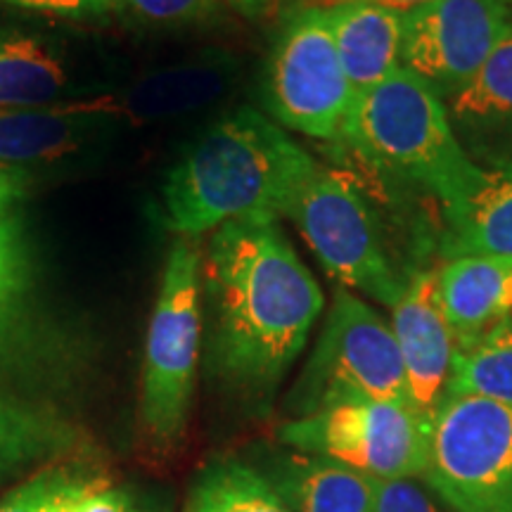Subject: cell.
<instances>
[{
	"label": "cell",
	"mask_w": 512,
	"mask_h": 512,
	"mask_svg": "<svg viewBox=\"0 0 512 512\" xmlns=\"http://www.w3.org/2000/svg\"><path fill=\"white\" fill-rule=\"evenodd\" d=\"M323 304L318 280L278 216L223 223L202 259L209 373L238 399L268 403L306 347Z\"/></svg>",
	"instance_id": "cell-1"
},
{
	"label": "cell",
	"mask_w": 512,
	"mask_h": 512,
	"mask_svg": "<svg viewBox=\"0 0 512 512\" xmlns=\"http://www.w3.org/2000/svg\"><path fill=\"white\" fill-rule=\"evenodd\" d=\"M318 169L302 145L254 107L221 114L185 147L162 183V221L197 240L223 223L278 216Z\"/></svg>",
	"instance_id": "cell-2"
},
{
	"label": "cell",
	"mask_w": 512,
	"mask_h": 512,
	"mask_svg": "<svg viewBox=\"0 0 512 512\" xmlns=\"http://www.w3.org/2000/svg\"><path fill=\"white\" fill-rule=\"evenodd\" d=\"M342 143L387 176L432 195L444 214L463 207L486 178L456 138L446 102L406 69L358 95Z\"/></svg>",
	"instance_id": "cell-3"
},
{
	"label": "cell",
	"mask_w": 512,
	"mask_h": 512,
	"mask_svg": "<svg viewBox=\"0 0 512 512\" xmlns=\"http://www.w3.org/2000/svg\"><path fill=\"white\" fill-rule=\"evenodd\" d=\"M202 249L178 238L169 249L147 330L140 420L157 444L185 430L202 351Z\"/></svg>",
	"instance_id": "cell-4"
},
{
	"label": "cell",
	"mask_w": 512,
	"mask_h": 512,
	"mask_svg": "<svg viewBox=\"0 0 512 512\" xmlns=\"http://www.w3.org/2000/svg\"><path fill=\"white\" fill-rule=\"evenodd\" d=\"M349 401H408V387L389 320L337 287L287 408L304 418Z\"/></svg>",
	"instance_id": "cell-5"
},
{
	"label": "cell",
	"mask_w": 512,
	"mask_h": 512,
	"mask_svg": "<svg viewBox=\"0 0 512 512\" xmlns=\"http://www.w3.org/2000/svg\"><path fill=\"white\" fill-rule=\"evenodd\" d=\"M354 100L323 5H294L275 29L261 72L266 112L290 131L342 143Z\"/></svg>",
	"instance_id": "cell-6"
},
{
	"label": "cell",
	"mask_w": 512,
	"mask_h": 512,
	"mask_svg": "<svg viewBox=\"0 0 512 512\" xmlns=\"http://www.w3.org/2000/svg\"><path fill=\"white\" fill-rule=\"evenodd\" d=\"M285 219L344 290L363 292L389 309L399 302L408 275L394 266L382 223L354 178L318 164Z\"/></svg>",
	"instance_id": "cell-7"
},
{
	"label": "cell",
	"mask_w": 512,
	"mask_h": 512,
	"mask_svg": "<svg viewBox=\"0 0 512 512\" xmlns=\"http://www.w3.org/2000/svg\"><path fill=\"white\" fill-rule=\"evenodd\" d=\"M422 482L451 512H512V406L444 394Z\"/></svg>",
	"instance_id": "cell-8"
},
{
	"label": "cell",
	"mask_w": 512,
	"mask_h": 512,
	"mask_svg": "<svg viewBox=\"0 0 512 512\" xmlns=\"http://www.w3.org/2000/svg\"><path fill=\"white\" fill-rule=\"evenodd\" d=\"M432 422L408 401H349L280 425L294 451L330 458L377 479H422L430 465Z\"/></svg>",
	"instance_id": "cell-9"
},
{
	"label": "cell",
	"mask_w": 512,
	"mask_h": 512,
	"mask_svg": "<svg viewBox=\"0 0 512 512\" xmlns=\"http://www.w3.org/2000/svg\"><path fill=\"white\" fill-rule=\"evenodd\" d=\"M512 27V0H430L403 12L401 69L451 100Z\"/></svg>",
	"instance_id": "cell-10"
},
{
	"label": "cell",
	"mask_w": 512,
	"mask_h": 512,
	"mask_svg": "<svg viewBox=\"0 0 512 512\" xmlns=\"http://www.w3.org/2000/svg\"><path fill=\"white\" fill-rule=\"evenodd\" d=\"M389 325L406 373L408 401L432 422L456 361V339L439 302L437 268L408 275L406 290L392 306Z\"/></svg>",
	"instance_id": "cell-11"
},
{
	"label": "cell",
	"mask_w": 512,
	"mask_h": 512,
	"mask_svg": "<svg viewBox=\"0 0 512 512\" xmlns=\"http://www.w3.org/2000/svg\"><path fill=\"white\" fill-rule=\"evenodd\" d=\"M34 240L19 207L0 209V373L31 361L46 342Z\"/></svg>",
	"instance_id": "cell-12"
},
{
	"label": "cell",
	"mask_w": 512,
	"mask_h": 512,
	"mask_svg": "<svg viewBox=\"0 0 512 512\" xmlns=\"http://www.w3.org/2000/svg\"><path fill=\"white\" fill-rule=\"evenodd\" d=\"M240 79V62L228 53H207L155 69L110 98L114 119L159 124L216 105Z\"/></svg>",
	"instance_id": "cell-13"
},
{
	"label": "cell",
	"mask_w": 512,
	"mask_h": 512,
	"mask_svg": "<svg viewBox=\"0 0 512 512\" xmlns=\"http://www.w3.org/2000/svg\"><path fill=\"white\" fill-rule=\"evenodd\" d=\"M117 124L110 98L72 100L31 110H0V169H34L74 155L105 126ZM36 176V174H34Z\"/></svg>",
	"instance_id": "cell-14"
},
{
	"label": "cell",
	"mask_w": 512,
	"mask_h": 512,
	"mask_svg": "<svg viewBox=\"0 0 512 512\" xmlns=\"http://www.w3.org/2000/svg\"><path fill=\"white\" fill-rule=\"evenodd\" d=\"M446 110L472 162L489 171L512 159V27Z\"/></svg>",
	"instance_id": "cell-15"
},
{
	"label": "cell",
	"mask_w": 512,
	"mask_h": 512,
	"mask_svg": "<svg viewBox=\"0 0 512 512\" xmlns=\"http://www.w3.org/2000/svg\"><path fill=\"white\" fill-rule=\"evenodd\" d=\"M439 302L456 339V354L512 316V259L467 254L437 268Z\"/></svg>",
	"instance_id": "cell-16"
},
{
	"label": "cell",
	"mask_w": 512,
	"mask_h": 512,
	"mask_svg": "<svg viewBox=\"0 0 512 512\" xmlns=\"http://www.w3.org/2000/svg\"><path fill=\"white\" fill-rule=\"evenodd\" d=\"M323 10L356 98L399 72L403 12L370 3H328Z\"/></svg>",
	"instance_id": "cell-17"
},
{
	"label": "cell",
	"mask_w": 512,
	"mask_h": 512,
	"mask_svg": "<svg viewBox=\"0 0 512 512\" xmlns=\"http://www.w3.org/2000/svg\"><path fill=\"white\" fill-rule=\"evenodd\" d=\"M72 67L62 48L36 31L0 24V110L69 102Z\"/></svg>",
	"instance_id": "cell-18"
},
{
	"label": "cell",
	"mask_w": 512,
	"mask_h": 512,
	"mask_svg": "<svg viewBox=\"0 0 512 512\" xmlns=\"http://www.w3.org/2000/svg\"><path fill=\"white\" fill-rule=\"evenodd\" d=\"M292 512H375L380 482L330 458L287 453L264 475Z\"/></svg>",
	"instance_id": "cell-19"
},
{
	"label": "cell",
	"mask_w": 512,
	"mask_h": 512,
	"mask_svg": "<svg viewBox=\"0 0 512 512\" xmlns=\"http://www.w3.org/2000/svg\"><path fill=\"white\" fill-rule=\"evenodd\" d=\"M439 252L512 259V159L486 171L484 183L463 207L446 211Z\"/></svg>",
	"instance_id": "cell-20"
},
{
	"label": "cell",
	"mask_w": 512,
	"mask_h": 512,
	"mask_svg": "<svg viewBox=\"0 0 512 512\" xmlns=\"http://www.w3.org/2000/svg\"><path fill=\"white\" fill-rule=\"evenodd\" d=\"M74 427L41 403L0 389V482L69 451Z\"/></svg>",
	"instance_id": "cell-21"
},
{
	"label": "cell",
	"mask_w": 512,
	"mask_h": 512,
	"mask_svg": "<svg viewBox=\"0 0 512 512\" xmlns=\"http://www.w3.org/2000/svg\"><path fill=\"white\" fill-rule=\"evenodd\" d=\"M185 512H292L264 475L238 458L207 465L192 486Z\"/></svg>",
	"instance_id": "cell-22"
},
{
	"label": "cell",
	"mask_w": 512,
	"mask_h": 512,
	"mask_svg": "<svg viewBox=\"0 0 512 512\" xmlns=\"http://www.w3.org/2000/svg\"><path fill=\"white\" fill-rule=\"evenodd\" d=\"M446 394L484 396L512 406V316L458 351Z\"/></svg>",
	"instance_id": "cell-23"
},
{
	"label": "cell",
	"mask_w": 512,
	"mask_h": 512,
	"mask_svg": "<svg viewBox=\"0 0 512 512\" xmlns=\"http://www.w3.org/2000/svg\"><path fill=\"white\" fill-rule=\"evenodd\" d=\"M117 5L121 15L162 29L207 22L216 12V0H117Z\"/></svg>",
	"instance_id": "cell-24"
},
{
	"label": "cell",
	"mask_w": 512,
	"mask_h": 512,
	"mask_svg": "<svg viewBox=\"0 0 512 512\" xmlns=\"http://www.w3.org/2000/svg\"><path fill=\"white\" fill-rule=\"evenodd\" d=\"M0 5L74 24H107L121 15L117 0H0Z\"/></svg>",
	"instance_id": "cell-25"
},
{
	"label": "cell",
	"mask_w": 512,
	"mask_h": 512,
	"mask_svg": "<svg viewBox=\"0 0 512 512\" xmlns=\"http://www.w3.org/2000/svg\"><path fill=\"white\" fill-rule=\"evenodd\" d=\"M74 484L76 479L60 475V472H43L12 491L10 496H5L0 501V512H46L48 505Z\"/></svg>",
	"instance_id": "cell-26"
},
{
	"label": "cell",
	"mask_w": 512,
	"mask_h": 512,
	"mask_svg": "<svg viewBox=\"0 0 512 512\" xmlns=\"http://www.w3.org/2000/svg\"><path fill=\"white\" fill-rule=\"evenodd\" d=\"M375 512H446L444 503H439L420 486L415 479H396V482H380L377 486V508Z\"/></svg>",
	"instance_id": "cell-27"
},
{
	"label": "cell",
	"mask_w": 512,
	"mask_h": 512,
	"mask_svg": "<svg viewBox=\"0 0 512 512\" xmlns=\"http://www.w3.org/2000/svg\"><path fill=\"white\" fill-rule=\"evenodd\" d=\"M81 512H140L133 498L112 486L88 484L81 498Z\"/></svg>",
	"instance_id": "cell-28"
},
{
	"label": "cell",
	"mask_w": 512,
	"mask_h": 512,
	"mask_svg": "<svg viewBox=\"0 0 512 512\" xmlns=\"http://www.w3.org/2000/svg\"><path fill=\"white\" fill-rule=\"evenodd\" d=\"M34 183L36 176L27 174V171L0 169V209L22 207V202L29 197Z\"/></svg>",
	"instance_id": "cell-29"
},
{
	"label": "cell",
	"mask_w": 512,
	"mask_h": 512,
	"mask_svg": "<svg viewBox=\"0 0 512 512\" xmlns=\"http://www.w3.org/2000/svg\"><path fill=\"white\" fill-rule=\"evenodd\" d=\"M328 3H370V5H380V8H389L396 12H408L413 8H420V5L430 3V0H328Z\"/></svg>",
	"instance_id": "cell-30"
},
{
	"label": "cell",
	"mask_w": 512,
	"mask_h": 512,
	"mask_svg": "<svg viewBox=\"0 0 512 512\" xmlns=\"http://www.w3.org/2000/svg\"><path fill=\"white\" fill-rule=\"evenodd\" d=\"M233 8H238L240 12H247V15H254V12H259L261 8H266L271 0H228Z\"/></svg>",
	"instance_id": "cell-31"
}]
</instances>
